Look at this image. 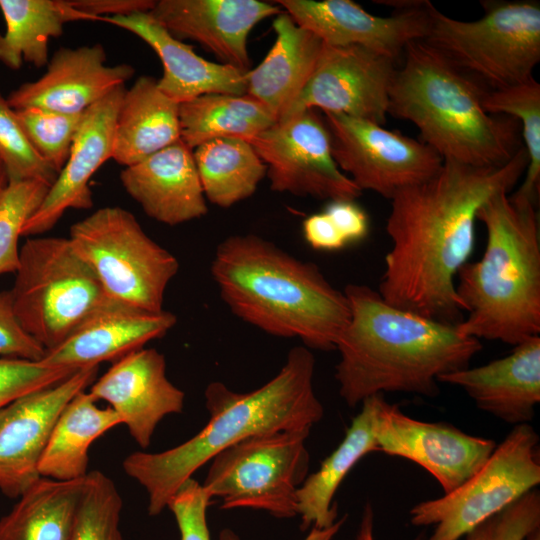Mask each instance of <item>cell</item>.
Here are the masks:
<instances>
[{"instance_id":"6da1fadb","label":"cell","mask_w":540,"mask_h":540,"mask_svg":"<svg viewBox=\"0 0 540 540\" xmlns=\"http://www.w3.org/2000/svg\"><path fill=\"white\" fill-rule=\"evenodd\" d=\"M527 165L523 146L501 167L444 160L431 178L396 192L386 222L392 246L378 290L383 300L459 324L464 308L455 277L473 253L477 212L492 195L511 192Z\"/></svg>"},{"instance_id":"7a4b0ae2","label":"cell","mask_w":540,"mask_h":540,"mask_svg":"<svg viewBox=\"0 0 540 540\" xmlns=\"http://www.w3.org/2000/svg\"><path fill=\"white\" fill-rule=\"evenodd\" d=\"M350 318L336 348L339 393L354 408L384 392L435 397L438 378L469 366L479 339L445 323L399 309L362 284L344 289Z\"/></svg>"},{"instance_id":"3957f363","label":"cell","mask_w":540,"mask_h":540,"mask_svg":"<svg viewBox=\"0 0 540 540\" xmlns=\"http://www.w3.org/2000/svg\"><path fill=\"white\" fill-rule=\"evenodd\" d=\"M315 358L293 347L280 371L263 386L238 393L214 381L205 389L208 423L195 436L162 452L135 451L124 472L146 491L148 514L156 516L181 485L218 453L248 437L284 430H311L324 414L313 378Z\"/></svg>"},{"instance_id":"277c9868","label":"cell","mask_w":540,"mask_h":540,"mask_svg":"<svg viewBox=\"0 0 540 540\" xmlns=\"http://www.w3.org/2000/svg\"><path fill=\"white\" fill-rule=\"evenodd\" d=\"M210 270L231 312L267 334L299 338L309 349L329 351L349 322L344 292L314 263L258 235L225 238Z\"/></svg>"},{"instance_id":"5b68a950","label":"cell","mask_w":540,"mask_h":540,"mask_svg":"<svg viewBox=\"0 0 540 540\" xmlns=\"http://www.w3.org/2000/svg\"><path fill=\"white\" fill-rule=\"evenodd\" d=\"M486 229L482 257L455 285L464 311L458 330L509 345L540 335V238L536 205L500 191L477 212Z\"/></svg>"},{"instance_id":"8992f818","label":"cell","mask_w":540,"mask_h":540,"mask_svg":"<svg viewBox=\"0 0 540 540\" xmlns=\"http://www.w3.org/2000/svg\"><path fill=\"white\" fill-rule=\"evenodd\" d=\"M389 91L388 114L410 121L421 142L444 160L493 168L509 162L520 143L514 117L488 113V90L423 40L409 43Z\"/></svg>"},{"instance_id":"52a82bcc","label":"cell","mask_w":540,"mask_h":540,"mask_svg":"<svg viewBox=\"0 0 540 540\" xmlns=\"http://www.w3.org/2000/svg\"><path fill=\"white\" fill-rule=\"evenodd\" d=\"M481 3L484 15L474 21L456 20L429 3L423 41L488 90L533 77L540 61L539 3Z\"/></svg>"},{"instance_id":"ba28073f","label":"cell","mask_w":540,"mask_h":540,"mask_svg":"<svg viewBox=\"0 0 540 540\" xmlns=\"http://www.w3.org/2000/svg\"><path fill=\"white\" fill-rule=\"evenodd\" d=\"M15 273L10 293L16 316L46 351L110 298L68 237H28Z\"/></svg>"},{"instance_id":"9c48e42d","label":"cell","mask_w":540,"mask_h":540,"mask_svg":"<svg viewBox=\"0 0 540 540\" xmlns=\"http://www.w3.org/2000/svg\"><path fill=\"white\" fill-rule=\"evenodd\" d=\"M68 239L110 298L148 312L164 310L165 292L179 262L146 234L131 212L102 207L74 223Z\"/></svg>"},{"instance_id":"30bf717a","label":"cell","mask_w":540,"mask_h":540,"mask_svg":"<svg viewBox=\"0 0 540 540\" xmlns=\"http://www.w3.org/2000/svg\"><path fill=\"white\" fill-rule=\"evenodd\" d=\"M310 430H284L248 437L218 453L209 466L205 492L222 509L252 508L278 518L297 515V490L308 476Z\"/></svg>"},{"instance_id":"8fae6325","label":"cell","mask_w":540,"mask_h":540,"mask_svg":"<svg viewBox=\"0 0 540 540\" xmlns=\"http://www.w3.org/2000/svg\"><path fill=\"white\" fill-rule=\"evenodd\" d=\"M538 443L531 425L514 426L462 485L416 504L410 510V522L435 525L426 540H460L539 485Z\"/></svg>"},{"instance_id":"7c38bea8","label":"cell","mask_w":540,"mask_h":540,"mask_svg":"<svg viewBox=\"0 0 540 540\" xmlns=\"http://www.w3.org/2000/svg\"><path fill=\"white\" fill-rule=\"evenodd\" d=\"M333 158L354 184L391 199L435 175L443 159L421 141L367 119L323 112Z\"/></svg>"},{"instance_id":"4fadbf2b","label":"cell","mask_w":540,"mask_h":540,"mask_svg":"<svg viewBox=\"0 0 540 540\" xmlns=\"http://www.w3.org/2000/svg\"><path fill=\"white\" fill-rule=\"evenodd\" d=\"M270 189L319 200H355L362 191L337 166L323 117L308 109L253 137Z\"/></svg>"},{"instance_id":"5bb4252c","label":"cell","mask_w":540,"mask_h":540,"mask_svg":"<svg viewBox=\"0 0 540 540\" xmlns=\"http://www.w3.org/2000/svg\"><path fill=\"white\" fill-rule=\"evenodd\" d=\"M395 60L360 46L323 43L315 69L296 100L279 119L304 110L339 113L386 123Z\"/></svg>"},{"instance_id":"9a60e30c","label":"cell","mask_w":540,"mask_h":540,"mask_svg":"<svg viewBox=\"0 0 540 540\" xmlns=\"http://www.w3.org/2000/svg\"><path fill=\"white\" fill-rule=\"evenodd\" d=\"M374 432L377 452L418 464L437 480L444 494L470 478L496 447L494 440L469 435L451 424L414 419L382 394Z\"/></svg>"},{"instance_id":"2e32d148","label":"cell","mask_w":540,"mask_h":540,"mask_svg":"<svg viewBox=\"0 0 540 540\" xmlns=\"http://www.w3.org/2000/svg\"><path fill=\"white\" fill-rule=\"evenodd\" d=\"M98 366L25 395L0 411V492L18 499L39 478V462L66 404L96 380Z\"/></svg>"},{"instance_id":"e0dca14e","label":"cell","mask_w":540,"mask_h":540,"mask_svg":"<svg viewBox=\"0 0 540 540\" xmlns=\"http://www.w3.org/2000/svg\"><path fill=\"white\" fill-rule=\"evenodd\" d=\"M299 26L331 46H360L396 60L406 46L423 40L428 5L397 11L389 17L370 14L351 0L275 1Z\"/></svg>"},{"instance_id":"ac0fdd59","label":"cell","mask_w":540,"mask_h":540,"mask_svg":"<svg viewBox=\"0 0 540 540\" xmlns=\"http://www.w3.org/2000/svg\"><path fill=\"white\" fill-rule=\"evenodd\" d=\"M105 401L143 449L160 421L183 411L185 394L167 377L166 360L154 348H141L112 363L88 391Z\"/></svg>"},{"instance_id":"d6986e66","label":"cell","mask_w":540,"mask_h":540,"mask_svg":"<svg viewBox=\"0 0 540 540\" xmlns=\"http://www.w3.org/2000/svg\"><path fill=\"white\" fill-rule=\"evenodd\" d=\"M283 12L258 0H158L149 14L176 39L195 41L220 63L248 71L249 33Z\"/></svg>"},{"instance_id":"ffe728a7","label":"cell","mask_w":540,"mask_h":540,"mask_svg":"<svg viewBox=\"0 0 540 540\" xmlns=\"http://www.w3.org/2000/svg\"><path fill=\"white\" fill-rule=\"evenodd\" d=\"M125 90V85L114 88L84 111L68 160L37 211L24 225L22 236L48 232L67 209L93 206L89 181L112 158L116 117Z\"/></svg>"},{"instance_id":"44dd1931","label":"cell","mask_w":540,"mask_h":540,"mask_svg":"<svg viewBox=\"0 0 540 540\" xmlns=\"http://www.w3.org/2000/svg\"><path fill=\"white\" fill-rule=\"evenodd\" d=\"M106 59L100 43L61 47L49 59L45 73L11 91L7 102L14 110L38 107L63 113H83L135 74L133 66L107 65Z\"/></svg>"},{"instance_id":"7402d4cb","label":"cell","mask_w":540,"mask_h":540,"mask_svg":"<svg viewBox=\"0 0 540 540\" xmlns=\"http://www.w3.org/2000/svg\"><path fill=\"white\" fill-rule=\"evenodd\" d=\"M176 322L166 310L148 312L109 298L41 361L75 370L113 363L163 337Z\"/></svg>"},{"instance_id":"603a6c76","label":"cell","mask_w":540,"mask_h":540,"mask_svg":"<svg viewBox=\"0 0 540 540\" xmlns=\"http://www.w3.org/2000/svg\"><path fill=\"white\" fill-rule=\"evenodd\" d=\"M120 181L145 214L160 223L175 226L208 212L193 150L181 139L124 167Z\"/></svg>"},{"instance_id":"cb8c5ba5","label":"cell","mask_w":540,"mask_h":540,"mask_svg":"<svg viewBox=\"0 0 540 540\" xmlns=\"http://www.w3.org/2000/svg\"><path fill=\"white\" fill-rule=\"evenodd\" d=\"M462 388L476 406L514 426L530 422L540 402V335L502 358L438 378Z\"/></svg>"},{"instance_id":"d4e9b609","label":"cell","mask_w":540,"mask_h":540,"mask_svg":"<svg viewBox=\"0 0 540 540\" xmlns=\"http://www.w3.org/2000/svg\"><path fill=\"white\" fill-rule=\"evenodd\" d=\"M100 21L135 34L155 51L163 66L157 86L178 104L205 94L243 95L246 92L247 71L199 56L192 46L173 37L149 12L102 17Z\"/></svg>"},{"instance_id":"484cf974","label":"cell","mask_w":540,"mask_h":540,"mask_svg":"<svg viewBox=\"0 0 540 540\" xmlns=\"http://www.w3.org/2000/svg\"><path fill=\"white\" fill-rule=\"evenodd\" d=\"M272 28L274 44L261 63L247 71L245 94L263 104L278 121L309 81L323 42L285 11L275 17Z\"/></svg>"},{"instance_id":"4316f807","label":"cell","mask_w":540,"mask_h":540,"mask_svg":"<svg viewBox=\"0 0 540 540\" xmlns=\"http://www.w3.org/2000/svg\"><path fill=\"white\" fill-rule=\"evenodd\" d=\"M179 139V104L159 90L155 78L139 76L118 109L112 159L127 167Z\"/></svg>"},{"instance_id":"83f0119b","label":"cell","mask_w":540,"mask_h":540,"mask_svg":"<svg viewBox=\"0 0 540 540\" xmlns=\"http://www.w3.org/2000/svg\"><path fill=\"white\" fill-rule=\"evenodd\" d=\"M381 394L365 399L341 443L308 475L297 490V515L303 530L309 526L327 528L337 520L336 491L347 474L365 455L377 452L375 415Z\"/></svg>"},{"instance_id":"f1b7e54d","label":"cell","mask_w":540,"mask_h":540,"mask_svg":"<svg viewBox=\"0 0 540 540\" xmlns=\"http://www.w3.org/2000/svg\"><path fill=\"white\" fill-rule=\"evenodd\" d=\"M122 424L109 406L101 408L86 390L76 394L59 414L39 462L41 477L71 481L86 477L89 448Z\"/></svg>"},{"instance_id":"f546056e","label":"cell","mask_w":540,"mask_h":540,"mask_svg":"<svg viewBox=\"0 0 540 540\" xmlns=\"http://www.w3.org/2000/svg\"><path fill=\"white\" fill-rule=\"evenodd\" d=\"M6 30L0 33V62L11 70L24 63L42 68L49 61L48 44L68 22L97 21L75 9L69 0H0Z\"/></svg>"},{"instance_id":"4dcf8cb0","label":"cell","mask_w":540,"mask_h":540,"mask_svg":"<svg viewBox=\"0 0 540 540\" xmlns=\"http://www.w3.org/2000/svg\"><path fill=\"white\" fill-rule=\"evenodd\" d=\"M84 481L39 478L0 518V540H68Z\"/></svg>"},{"instance_id":"1f68e13d","label":"cell","mask_w":540,"mask_h":540,"mask_svg":"<svg viewBox=\"0 0 540 540\" xmlns=\"http://www.w3.org/2000/svg\"><path fill=\"white\" fill-rule=\"evenodd\" d=\"M276 122L271 111L247 94H205L179 104L180 139L191 150L223 137L249 142Z\"/></svg>"},{"instance_id":"d6a6232c","label":"cell","mask_w":540,"mask_h":540,"mask_svg":"<svg viewBox=\"0 0 540 540\" xmlns=\"http://www.w3.org/2000/svg\"><path fill=\"white\" fill-rule=\"evenodd\" d=\"M193 157L205 198L218 207L251 197L266 176V165L243 139H211L194 148Z\"/></svg>"},{"instance_id":"836d02e7","label":"cell","mask_w":540,"mask_h":540,"mask_svg":"<svg viewBox=\"0 0 540 540\" xmlns=\"http://www.w3.org/2000/svg\"><path fill=\"white\" fill-rule=\"evenodd\" d=\"M482 104L490 114L520 121L528 165L523 182L512 194L536 205L540 191V84L531 77L510 87L487 90Z\"/></svg>"},{"instance_id":"e575fe53","label":"cell","mask_w":540,"mask_h":540,"mask_svg":"<svg viewBox=\"0 0 540 540\" xmlns=\"http://www.w3.org/2000/svg\"><path fill=\"white\" fill-rule=\"evenodd\" d=\"M121 494L106 474L90 471L84 481L68 540H125L120 530Z\"/></svg>"},{"instance_id":"d590c367","label":"cell","mask_w":540,"mask_h":540,"mask_svg":"<svg viewBox=\"0 0 540 540\" xmlns=\"http://www.w3.org/2000/svg\"><path fill=\"white\" fill-rule=\"evenodd\" d=\"M49 188L39 180L9 181L0 193V275L17 271L23 227Z\"/></svg>"},{"instance_id":"8d00e7d4","label":"cell","mask_w":540,"mask_h":540,"mask_svg":"<svg viewBox=\"0 0 540 540\" xmlns=\"http://www.w3.org/2000/svg\"><path fill=\"white\" fill-rule=\"evenodd\" d=\"M15 112L35 151L59 174L68 160L84 112L71 114L38 107Z\"/></svg>"},{"instance_id":"74e56055","label":"cell","mask_w":540,"mask_h":540,"mask_svg":"<svg viewBox=\"0 0 540 540\" xmlns=\"http://www.w3.org/2000/svg\"><path fill=\"white\" fill-rule=\"evenodd\" d=\"M0 161L9 181L39 180L51 186L58 173L35 151L14 109L0 92Z\"/></svg>"},{"instance_id":"f35d334b","label":"cell","mask_w":540,"mask_h":540,"mask_svg":"<svg viewBox=\"0 0 540 540\" xmlns=\"http://www.w3.org/2000/svg\"><path fill=\"white\" fill-rule=\"evenodd\" d=\"M76 371L41 360L0 357V411L25 395L63 381Z\"/></svg>"},{"instance_id":"ab89813d","label":"cell","mask_w":540,"mask_h":540,"mask_svg":"<svg viewBox=\"0 0 540 540\" xmlns=\"http://www.w3.org/2000/svg\"><path fill=\"white\" fill-rule=\"evenodd\" d=\"M211 500L202 484L193 478L185 481L172 496L167 508L175 517L180 540H210L206 515Z\"/></svg>"},{"instance_id":"60d3db41","label":"cell","mask_w":540,"mask_h":540,"mask_svg":"<svg viewBox=\"0 0 540 540\" xmlns=\"http://www.w3.org/2000/svg\"><path fill=\"white\" fill-rule=\"evenodd\" d=\"M46 350L21 326L10 290H0V357L40 361Z\"/></svg>"},{"instance_id":"b9f144b4","label":"cell","mask_w":540,"mask_h":540,"mask_svg":"<svg viewBox=\"0 0 540 540\" xmlns=\"http://www.w3.org/2000/svg\"><path fill=\"white\" fill-rule=\"evenodd\" d=\"M540 527V495L535 489L495 516L490 540H524Z\"/></svg>"},{"instance_id":"7bdbcfd3","label":"cell","mask_w":540,"mask_h":540,"mask_svg":"<svg viewBox=\"0 0 540 540\" xmlns=\"http://www.w3.org/2000/svg\"><path fill=\"white\" fill-rule=\"evenodd\" d=\"M347 245L363 240L369 232V219L354 200L330 201L324 209Z\"/></svg>"},{"instance_id":"ee69618b","label":"cell","mask_w":540,"mask_h":540,"mask_svg":"<svg viewBox=\"0 0 540 540\" xmlns=\"http://www.w3.org/2000/svg\"><path fill=\"white\" fill-rule=\"evenodd\" d=\"M306 242L315 250L336 251L347 246L330 217L323 211L308 216L302 224Z\"/></svg>"},{"instance_id":"f6af8a7d","label":"cell","mask_w":540,"mask_h":540,"mask_svg":"<svg viewBox=\"0 0 540 540\" xmlns=\"http://www.w3.org/2000/svg\"><path fill=\"white\" fill-rule=\"evenodd\" d=\"M80 12L91 15L100 21L102 17L128 16L135 13L150 12L154 0H69Z\"/></svg>"},{"instance_id":"bcb514c9","label":"cell","mask_w":540,"mask_h":540,"mask_svg":"<svg viewBox=\"0 0 540 540\" xmlns=\"http://www.w3.org/2000/svg\"><path fill=\"white\" fill-rule=\"evenodd\" d=\"M345 517L327 527V528H317L312 527L310 533L306 536L304 540H332L334 536L338 533L341 526L345 522ZM219 540H241L240 537L231 529H223L219 534Z\"/></svg>"},{"instance_id":"7dc6e473","label":"cell","mask_w":540,"mask_h":540,"mask_svg":"<svg viewBox=\"0 0 540 540\" xmlns=\"http://www.w3.org/2000/svg\"><path fill=\"white\" fill-rule=\"evenodd\" d=\"M357 540H374L373 538V510L369 503L366 504L360 523L359 532L357 535ZM414 540H424L423 536L420 535Z\"/></svg>"},{"instance_id":"c3c4849f","label":"cell","mask_w":540,"mask_h":540,"mask_svg":"<svg viewBox=\"0 0 540 540\" xmlns=\"http://www.w3.org/2000/svg\"><path fill=\"white\" fill-rule=\"evenodd\" d=\"M494 520L495 516L468 533L463 540H490Z\"/></svg>"},{"instance_id":"681fc988","label":"cell","mask_w":540,"mask_h":540,"mask_svg":"<svg viewBox=\"0 0 540 540\" xmlns=\"http://www.w3.org/2000/svg\"><path fill=\"white\" fill-rule=\"evenodd\" d=\"M9 183V179L3 164L0 161V193Z\"/></svg>"},{"instance_id":"f907efd6","label":"cell","mask_w":540,"mask_h":540,"mask_svg":"<svg viewBox=\"0 0 540 540\" xmlns=\"http://www.w3.org/2000/svg\"><path fill=\"white\" fill-rule=\"evenodd\" d=\"M524 540H540V527L530 532Z\"/></svg>"}]
</instances>
